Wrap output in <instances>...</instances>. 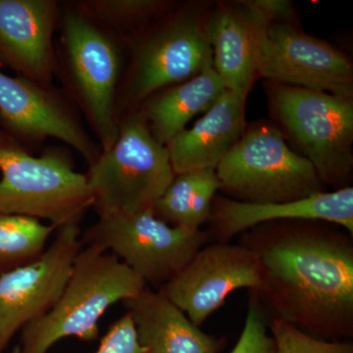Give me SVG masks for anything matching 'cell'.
Segmentation results:
<instances>
[{"label": "cell", "mask_w": 353, "mask_h": 353, "mask_svg": "<svg viewBox=\"0 0 353 353\" xmlns=\"http://www.w3.org/2000/svg\"><path fill=\"white\" fill-rule=\"evenodd\" d=\"M262 270L267 317L330 341L353 336V236L317 221L265 223L240 234Z\"/></svg>", "instance_id": "obj_1"}, {"label": "cell", "mask_w": 353, "mask_h": 353, "mask_svg": "<svg viewBox=\"0 0 353 353\" xmlns=\"http://www.w3.org/2000/svg\"><path fill=\"white\" fill-rule=\"evenodd\" d=\"M55 77L78 109L102 152L117 138L116 102L126 64V46L60 1Z\"/></svg>", "instance_id": "obj_2"}, {"label": "cell", "mask_w": 353, "mask_h": 353, "mask_svg": "<svg viewBox=\"0 0 353 353\" xmlns=\"http://www.w3.org/2000/svg\"><path fill=\"white\" fill-rule=\"evenodd\" d=\"M148 285L112 253L83 246L61 294L52 307L21 331L12 353H48L55 343L75 336L92 343L109 307L129 301Z\"/></svg>", "instance_id": "obj_3"}, {"label": "cell", "mask_w": 353, "mask_h": 353, "mask_svg": "<svg viewBox=\"0 0 353 353\" xmlns=\"http://www.w3.org/2000/svg\"><path fill=\"white\" fill-rule=\"evenodd\" d=\"M208 20L192 6H176L126 44L117 123L159 90L213 67Z\"/></svg>", "instance_id": "obj_4"}, {"label": "cell", "mask_w": 353, "mask_h": 353, "mask_svg": "<svg viewBox=\"0 0 353 353\" xmlns=\"http://www.w3.org/2000/svg\"><path fill=\"white\" fill-rule=\"evenodd\" d=\"M0 212L46 220L57 228L80 225L94 199L85 174L64 146L34 157L0 131Z\"/></svg>", "instance_id": "obj_5"}, {"label": "cell", "mask_w": 353, "mask_h": 353, "mask_svg": "<svg viewBox=\"0 0 353 353\" xmlns=\"http://www.w3.org/2000/svg\"><path fill=\"white\" fill-rule=\"evenodd\" d=\"M175 176L166 145L138 110L121 118L113 145L85 173L99 217L152 210Z\"/></svg>", "instance_id": "obj_6"}, {"label": "cell", "mask_w": 353, "mask_h": 353, "mask_svg": "<svg viewBox=\"0 0 353 353\" xmlns=\"http://www.w3.org/2000/svg\"><path fill=\"white\" fill-rule=\"evenodd\" d=\"M272 114L314 167L324 185L350 187L353 171V99L272 83Z\"/></svg>", "instance_id": "obj_7"}, {"label": "cell", "mask_w": 353, "mask_h": 353, "mask_svg": "<svg viewBox=\"0 0 353 353\" xmlns=\"http://www.w3.org/2000/svg\"><path fill=\"white\" fill-rule=\"evenodd\" d=\"M215 171L221 192L246 203L294 201L326 192L313 165L269 124L243 132Z\"/></svg>", "instance_id": "obj_8"}, {"label": "cell", "mask_w": 353, "mask_h": 353, "mask_svg": "<svg viewBox=\"0 0 353 353\" xmlns=\"http://www.w3.org/2000/svg\"><path fill=\"white\" fill-rule=\"evenodd\" d=\"M210 241L208 232L170 226L152 210L101 216L81 234L83 246L111 250L152 290L170 282Z\"/></svg>", "instance_id": "obj_9"}, {"label": "cell", "mask_w": 353, "mask_h": 353, "mask_svg": "<svg viewBox=\"0 0 353 353\" xmlns=\"http://www.w3.org/2000/svg\"><path fill=\"white\" fill-rule=\"evenodd\" d=\"M0 131L32 152L48 139L73 148L90 166L102 152L60 88L0 72Z\"/></svg>", "instance_id": "obj_10"}, {"label": "cell", "mask_w": 353, "mask_h": 353, "mask_svg": "<svg viewBox=\"0 0 353 353\" xmlns=\"http://www.w3.org/2000/svg\"><path fill=\"white\" fill-rule=\"evenodd\" d=\"M257 78L353 99L350 58L292 22H273L260 38Z\"/></svg>", "instance_id": "obj_11"}, {"label": "cell", "mask_w": 353, "mask_h": 353, "mask_svg": "<svg viewBox=\"0 0 353 353\" xmlns=\"http://www.w3.org/2000/svg\"><path fill=\"white\" fill-rule=\"evenodd\" d=\"M262 282L256 253L239 243L214 241L201 248L175 278L158 290L201 327L234 290L259 292Z\"/></svg>", "instance_id": "obj_12"}, {"label": "cell", "mask_w": 353, "mask_h": 353, "mask_svg": "<svg viewBox=\"0 0 353 353\" xmlns=\"http://www.w3.org/2000/svg\"><path fill=\"white\" fill-rule=\"evenodd\" d=\"M81 234L78 224L57 228L54 240L38 260L0 277V353L18 332L57 303L83 248Z\"/></svg>", "instance_id": "obj_13"}, {"label": "cell", "mask_w": 353, "mask_h": 353, "mask_svg": "<svg viewBox=\"0 0 353 353\" xmlns=\"http://www.w3.org/2000/svg\"><path fill=\"white\" fill-rule=\"evenodd\" d=\"M60 1L0 0V65L52 85Z\"/></svg>", "instance_id": "obj_14"}, {"label": "cell", "mask_w": 353, "mask_h": 353, "mask_svg": "<svg viewBox=\"0 0 353 353\" xmlns=\"http://www.w3.org/2000/svg\"><path fill=\"white\" fill-rule=\"evenodd\" d=\"M294 220L330 223L343 228L353 236V188L275 203H246L216 196L206 232L211 241L230 243L234 236L259 225Z\"/></svg>", "instance_id": "obj_15"}, {"label": "cell", "mask_w": 353, "mask_h": 353, "mask_svg": "<svg viewBox=\"0 0 353 353\" xmlns=\"http://www.w3.org/2000/svg\"><path fill=\"white\" fill-rule=\"evenodd\" d=\"M270 23L246 1L220 4L209 17L213 67L227 90L248 99L257 79L260 38Z\"/></svg>", "instance_id": "obj_16"}, {"label": "cell", "mask_w": 353, "mask_h": 353, "mask_svg": "<svg viewBox=\"0 0 353 353\" xmlns=\"http://www.w3.org/2000/svg\"><path fill=\"white\" fill-rule=\"evenodd\" d=\"M246 99L226 90L194 126L167 143L176 175L216 169L245 132Z\"/></svg>", "instance_id": "obj_17"}, {"label": "cell", "mask_w": 353, "mask_h": 353, "mask_svg": "<svg viewBox=\"0 0 353 353\" xmlns=\"http://www.w3.org/2000/svg\"><path fill=\"white\" fill-rule=\"evenodd\" d=\"M146 353H218L225 340L204 333L160 290L145 287L124 301Z\"/></svg>", "instance_id": "obj_18"}, {"label": "cell", "mask_w": 353, "mask_h": 353, "mask_svg": "<svg viewBox=\"0 0 353 353\" xmlns=\"http://www.w3.org/2000/svg\"><path fill=\"white\" fill-rule=\"evenodd\" d=\"M226 90L214 67H211L152 94L138 111L155 139L167 145L194 116L206 112Z\"/></svg>", "instance_id": "obj_19"}, {"label": "cell", "mask_w": 353, "mask_h": 353, "mask_svg": "<svg viewBox=\"0 0 353 353\" xmlns=\"http://www.w3.org/2000/svg\"><path fill=\"white\" fill-rule=\"evenodd\" d=\"M220 182L215 169L178 174L155 202L153 214L173 227L201 230L208 223Z\"/></svg>", "instance_id": "obj_20"}, {"label": "cell", "mask_w": 353, "mask_h": 353, "mask_svg": "<svg viewBox=\"0 0 353 353\" xmlns=\"http://www.w3.org/2000/svg\"><path fill=\"white\" fill-rule=\"evenodd\" d=\"M70 3L125 46L179 6L172 0H70Z\"/></svg>", "instance_id": "obj_21"}, {"label": "cell", "mask_w": 353, "mask_h": 353, "mask_svg": "<svg viewBox=\"0 0 353 353\" xmlns=\"http://www.w3.org/2000/svg\"><path fill=\"white\" fill-rule=\"evenodd\" d=\"M57 230L34 218L0 212V277L38 260Z\"/></svg>", "instance_id": "obj_22"}, {"label": "cell", "mask_w": 353, "mask_h": 353, "mask_svg": "<svg viewBox=\"0 0 353 353\" xmlns=\"http://www.w3.org/2000/svg\"><path fill=\"white\" fill-rule=\"evenodd\" d=\"M268 327L276 353H353L352 341L323 340L279 318L269 317Z\"/></svg>", "instance_id": "obj_23"}, {"label": "cell", "mask_w": 353, "mask_h": 353, "mask_svg": "<svg viewBox=\"0 0 353 353\" xmlns=\"http://www.w3.org/2000/svg\"><path fill=\"white\" fill-rule=\"evenodd\" d=\"M231 353H276L275 341L268 334V317L253 292H250L245 326Z\"/></svg>", "instance_id": "obj_24"}, {"label": "cell", "mask_w": 353, "mask_h": 353, "mask_svg": "<svg viewBox=\"0 0 353 353\" xmlns=\"http://www.w3.org/2000/svg\"><path fill=\"white\" fill-rule=\"evenodd\" d=\"M94 353H146L139 343L138 334L129 312L116 320L101 339Z\"/></svg>", "instance_id": "obj_25"}]
</instances>
